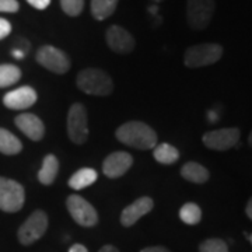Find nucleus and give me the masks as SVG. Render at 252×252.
<instances>
[{
	"mask_svg": "<svg viewBox=\"0 0 252 252\" xmlns=\"http://www.w3.org/2000/svg\"><path fill=\"white\" fill-rule=\"evenodd\" d=\"M115 136L121 143L139 150H149L157 146V133L147 124L140 121H130L121 125Z\"/></svg>",
	"mask_w": 252,
	"mask_h": 252,
	"instance_id": "f257e3e1",
	"label": "nucleus"
},
{
	"mask_svg": "<svg viewBox=\"0 0 252 252\" xmlns=\"http://www.w3.org/2000/svg\"><path fill=\"white\" fill-rule=\"evenodd\" d=\"M77 87L83 93L89 95H97V97H105L114 91V81L108 73L95 69V67H87L77 74Z\"/></svg>",
	"mask_w": 252,
	"mask_h": 252,
	"instance_id": "f03ea898",
	"label": "nucleus"
},
{
	"mask_svg": "<svg viewBox=\"0 0 252 252\" xmlns=\"http://www.w3.org/2000/svg\"><path fill=\"white\" fill-rule=\"evenodd\" d=\"M223 56V46L219 44H198L189 46L184 55V63L189 69L205 67L219 62Z\"/></svg>",
	"mask_w": 252,
	"mask_h": 252,
	"instance_id": "7ed1b4c3",
	"label": "nucleus"
},
{
	"mask_svg": "<svg viewBox=\"0 0 252 252\" xmlns=\"http://www.w3.org/2000/svg\"><path fill=\"white\" fill-rule=\"evenodd\" d=\"M26 200V192L17 181L0 177V210L6 213H16L21 210Z\"/></svg>",
	"mask_w": 252,
	"mask_h": 252,
	"instance_id": "20e7f679",
	"label": "nucleus"
},
{
	"mask_svg": "<svg viewBox=\"0 0 252 252\" xmlns=\"http://www.w3.org/2000/svg\"><path fill=\"white\" fill-rule=\"evenodd\" d=\"M67 135L74 144H84L89 139V119L86 107L76 102L67 112Z\"/></svg>",
	"mask_w": 252,
	"mask_h": 252,
	"instance_id": "39448f33",
	"label": "nucleus"
},
{
	"mask_svg": "<svg viewBox=\"0 0 252 252\" xmlns=\"http://www.w3.org/2000/svg\"><path fill=\"white\" fill-rule=\"evenodd\" d=\"M48 215L44 210H35L18 228V241L23 245H31L38 241L48 230Z\"/></svg>",
	"mask_w": 252,
	"mask_h": 252,
	"instance_id": "423d86ee",
	"label": "nucleus"
},
{
	"mask_svg": "<svg viewBox=\"0 0 252 252\" xmlns=\"http://www.w3.org/2000/svg\"><path fill=\"white\" fill-rule=\"evenodd\" d=\"M216 10V0H188L187 20L193 30H205L210 24Z\"/></svg>",
	"mask_w": 252,
	"mask_h": 252,
	"instance_id": "0eeeda50",
	"label": "nucleus"
},
{
	"mask_svg": "<svg viewBox=\"0 0 252 252\" xmlns=\"http://www.w3.org/2000/svg\"><path fill=\"white\" fill-rule=\"evenodd\" d=\"M36 62L49 72L56 74H64L70 69L69 56L59 48L52 45H44L38 49L35 56Z\"/></svg>",
	"mask_w": 252,
	"mask_h": 252,
	"instance_id": "6e6552de",
	"label": "nucleus"
},
{
	"mask_svg": "<svg viewBox=\"0 0 252 252\" xmlns=\"http://www.w3.org/2000/svg\"><path fill=\"white\" fill-rule=\"evenodd\" d=\"M66 207L73 220L81 227H94L98 223L97 210L80 195H70L66 199Z\"/></svg>",
	"mask_w": 252,
	"mask_h": 252,
	"instance_id": "1a4fd4ad",
	"label": "nucleus"
},
{
	"mask_svg": "<svg viewBox=\"0 0 252 252\" xmlns=\"http://www.w3.org/2000/svg\"><path fill=\"white\" fill-rule=\"evenodd\" d=\"M240 136L241 132L238 127H224V129L206 132L202 136V142L210 150L225 152L240 142Z\"/></svg>",
	"mask_w": 252,
	"mask_h": 252,
	"instance_id": "9d476101",
	"label": "nucleus"
},
{
	"mask_svg": "<svg viewBox=\"0 0 252 252\" xmlns=\"http://www.w3.org/2000/svg\"><path fill=\"white\" fill-rule=\"evenodd\" d=\"M107 44L115 54H130L135 49V38L129 31L119 26H111L107 30Z\"/></svg>",
	"mask_w": 252,
	"mask_h": 252,
	"instance_id": "9b49d317",
	"label": "nucleus"
},
{
	"mask_svg": "<svg viewBox=\"0 0 252 252\" xmlns=\"http://www.w3.org/2000/svg\"><path fill=\"white\" fill-rule=\"evenodd\" d=\"M133 164V157L132 154L126 152H115L109 154L108 157L102 162V172L105 177L111 180L119 178L125 174Z\"/></svg>",
	"mask_w": 252,
	"mask_h": 252,
	"instance_id": "f8f14e48",
	"label": "nucleus"
},
{
	"mask_svg": "<svg viewBox=\"0 0 252 252\" xmlns=\"http://www.w3.org/2000/svg\"><path fill=\"white\" fill-rule=\"evenodd\" d=\"M36 99H38L36 91L30 86H24V87L9 91L3 97V104L10 109L23 111V109L32 107L36 102Z\"/></svg>",
	"mask_w": 252,
	"mask_h": 252,
	"instance_id": "ddd939ff",
	"label": "nucleus"
},
{
	"mask_svg": "<svg viewBox=\"0 0 252 252\" xmlns=\"http://www.w3.org/2000/svg\"><path fill=\"white\" fill-rule=\"evenodd\" d=\"M153 206L154 202L152 198H149V196L139 198L133 203H130L129 206H126L122 210V213H121V224L124 225V227H132L144 215L152 212Z\"/></svg>",
	"mask_w": 252,
	"mask_h": 252,
	"instance_id": "4468645a",
	"label": "nucleus"
},
{
	"mask_svg": "<svg viewBox=\"0 0 252 252\" xmlns=\"http://www.w3.org/2000/svg\"><path fill=\"white\" fill-rule=\"evenodd\" d=\"M14 122L18 129L34 142H39L45 136L44 122L34 114H20Z\"/></svg>",
	"mask_w": 252,
	"mask_h": 252,
	"instance_id": "2eb2a0df",
	"label": "nucleus"
},
{
	"mask_svg": "<svg viewBox=\"0 0 252 252\" xmlns=\"http://www.w3.org/2000/svg\"><path fill=\"white\" fill-rule=\"evenodd\" d=\"M181 175L184 180L193 182V184H205L210 178V174L202 164L195 161L187 162L182 168H181Z\"/></svg>",
	"mask_w": 252,
	"mask_h": 252,
	"instance_id": "dca6fc26",
	"label": "nucleus"
},
{
	"mask_svg": "<svg viewBox=\"0 0 252 252\" xmlns=\"http://www.w3.org/2000/svg\"><path fill=\"white\" fill-rule=\"evenodd\" d=\"M59 172V161L54 154H48L45 156L44 161H42V167L38 172V180L42 185H52L58 177Z\"/></svg>",
	"mask_w": 252,
	"mask_h": 252,
	"instance_id": "f3484780",
	"label": "nucleus"
},
{
	"mask_svg": "<svg viewBox=\"0 0 252 252\" xmlns=\"http://www.w3.org/2000/svg\"><path fill=\"white\" fill-rule=\"evenodd\" d=\"M97 177L98 175H97L95 170H93V168H80L79 171L73 174L67 184L74 190H80V189H84L93 185L97 181Z\"/></svg>",
	"mask_w": 252,
	"mask_h": 252,
	"instance_id": "a211bd4d",
	"label": "nucleus"
},
{
	"mask_svg": "<svg viewBox=\"0 0 252 252\" xmlns=\"http://www.w3.org/2000/svg\"><path fill=\"white\" fill-rule=\"evenodd\" d=\"M23 150V143L17 136H14L7 129L0 127V153L6 156H14Z\"/></svg>",
	"mask_w": 252,
	"mask_h": 252,
	"instance_id": "6ab92c4d",
	"label": "nucleus"
},
{
	"mask_svg": "<svg viewBox=\"0 0 252 252\" xmlns=\"http://www.w3.org/2000/svg\"><path fill=\"white\" fill-rule=\"evenodd\" d=\"M119 0H91V14L98 21L107 20L117 10Z\"/></svg>",
	"mask_w": 252,
	"mask_h": 252,
	"instance_id": "aec40b11",
	"label": "nucleus"
},
{
	"mask_svg": "<svg viewBox=\"0 0 252 252\" xmlns=\"http://www.w3.org/2000/svg\"><path fill=\"white\" fill-rule=\"evenodd\" d=\"M153 156L157 162L168 165V164H174V162L178 161V158H180V152H178L174 146H171V144L161 143L157 144V146L154 147Z\"/></svg>",
	"mask_w": 252,
	"mask_h": 252,
	"instance_id": "412c9836",
	"label": "nucleus"
},
{
	"mask_svg": "<svg viewBox=\"0 0 252 252\" xmlns=\"http://www.w3.org/2000/svg\"><path fill=\"white\" fill-rule=\"evenodd\" d=\"M21 79V70L14 64H0V89L16 84Z\"/></svg>",
	"mask_w": 252,
	"mask_h": 252,
	"instance_id": "4be33fe9",
	"label": "nucleus"
},
{
	"mask_svg": "<svg viewBox=\"0 0 252 252\" xmlns=\"http://www.w3.org/2000/svg\"><path fill=\"white\" fill-rule=\"evenodd\" d=\"M180 219L188 225L198 224L199 221L202 220V210L196 203H185L184 206L181 207L180 210Z\"/></svg>",
	"mask_w": 252,
	"mask_h": 252,
	"instance_id": "5701e85b",
	"label": "nucleus"
},
{
	"mask_svg": "<svg viewBox=\"0 0 252 252\" xmlns=\"http://www.w3.org/2000/svg\"><path fill=\"white\" fill-rule=\"evenodd\" d=\"M199 252H228V247L220 238H209L199 245Z\"/></svg>",
	"mask_w": 252,
	"mask_h": 252,
	"instance_id": "b1692460",
	"label": "nucleus"
},
{
	"mask_svg": "<svg viewBox=\"0 0 252 252\" xmlns=\"http://www.w3.org/2000/svg\"><path fill=\"white\" fill-rule=\"evenodd\" d=\"M62 10L70 17H77L84 9V0H61Z\"/></svg>",
	"mask_w": 252,
	"mask_h": 252,
	"instance_id": "393cba45",
	"label": "nucleus"
},
{
	"mask_svg": "<svg viewBox=\"0 0 252 252\" xmlns=\"http://www.w3.org/2000/svg\"><path fill=\"white\" fill-rule=\"evenodd\" d=\"M20 9L17 0H0V11L3 13H17Z\"/></svg>",
	"mask_w": 252,
	"mask_h": 252,
	"instance_id": "a878e982",
	"label": "nucleus"
},
{
	"mask_svg": "<svg viewBox=\"0 0 252 252\" xmlns=\"http://www.w3.org/2000/svg\"><path fill=\"white\" fill-rule=\"evenodd\" d=\"M10 32H11V24L7 20L0 18V41L4 39L7 35H10Z\"/></svg>",
	"mask_w": 252,
	"mask_h": 252,
	"instance_id": "bb28decb",
	"label": "nucleus"
},
{
	"mask_svg": "<svg viewBox=\"0 0 252 252\" xmlns=\"http://www.w3.org/2000/svg\"><path fill=\"white\" fill-rule=\"evenodd\" d=\"M27 1L36 10H45L51 4V0H27Z\"/></svg>",
	"mask_w": 252,
	"mask_h": 252,
	"instance_id": "cd10ccee",
	"label": "nucleus"
},
{
	"mask_svg": "<svg viewBox=\"0 0 252 252\" xmlns=\"http://www.w3.org/2000/svg\"><path fill=\"white\" fill-rule=\"evenodd\" d=\"M140 252H170L165 247H160V245H156V247H147L143 248Z\"/></svg>",
	"mask_w": 252,
	"mask_h": 252,
	"instance_id": "c85d7f7f",
	"label": "nucleus"
},
{
	"mask_svg": "<svg viewBox=\"0 0 252 252\" xmlns=\"http://www.w3.org/2000/svg\"><path fill=\"white\" fill-rule=\"evenodd\" d=\"M69 252H89V250L81 244H73L72 247L69 248Z\"/></svg>",
	"mask_w": 252,
	"mask_h": 252,
	"instance_id": "c756f323",
	"label": "nucleus"
},
{
	"mask_svg": "<svg viewBox=\"0 0 252 252\" xmlns=\"http://www.w3.org/2000/svg\"><path fill=\"white\" fill-rule=\"evenodd\" d=\"M98 252H119V250L115 248L114 245H104Z\"/></svg>",
	"mask_w": 252,
	"mask_h": 252,
	"instance_id": "7c9ffc66",
	"label": "nucleus"
},
{
	"mask_svg": "<svg viewBox=\"0 0 252 252\" xmlns=\"http://www.w3.org/2000/svg\"><path fill=\"white\" fill-rule=\"evenodd\" d=\"M245 213H247V216L250 217L252 220V198L248 200V203H247V207H245Z\"/></svg>",
	"mask_w": 252,
	"mask_h": 252,
	"instance_id": "2f4dec72",
	"label": "nucleus"
},
{
	"mask_svg": "<svg viewBox=\"0 0 252 252\" xmlns=\"http://www.w3.org/2000/svg\"><path fill=\"white\" fill-rule=\"evenodd\" d=\"M24 55H26L24 52H21V51H18V49H14V51H13V56H14L16 59H23Z\"/></svg>",
	"mask_w": 252,
	"mask_h": 252,
	"instance_id": "473e14b6",
	"label": "nucleus"
},
{
	"mask_svg": "<svg viewBox=\"0 0 252 252\" xmlns=\"http://www.w3.org/2000/svg\"><path fill=\"white\" fill-rule=\"evenodd\" d=\"M248 143H250V146L252 147V130L251 133H250V137H248Z\"/></svg>",
	"mask_w": 252,
	"mask_h": 252,
	"instance_id": "72a5a7b5",
	"label": "nucleus"
},
{
	"mask_svg": "<svg viewBox=\"0 0 252 252\" xmlns=\"http://www.w3.org/2000/svg\"><path fill=\"white\" fill-rule=\"evenodd\" d=\"M153 3H161V1H164V0H152Z\"/></svg>",
	"mask_w": 252,
	"mask_h": 252,
	"instance_id": "f704fd0d",
	"label": "nucleus"
},
{
	"mask_svg": "<svg viewBox=\"0 0 252 252\" xmlns=\"http://www.w3.org/2000/svg\"><path fill=\"white\" fill-rule=\"evenodd\" d=\"M248 240H250V243L252 244V234H250V235H248Z\"/></svg>",
	"mask_w": 252,
	"mask_h": 252,
	"instance_id": "c9c22d12",
	"label": "nucleus"
}]
</instances>
